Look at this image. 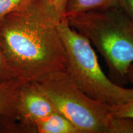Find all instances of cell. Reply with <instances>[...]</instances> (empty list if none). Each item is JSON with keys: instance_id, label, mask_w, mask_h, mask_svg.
I'll list each match as a JSON object with an SVG mask.
<instances>
[{"instance_id": "8", "label": "cell", "mask_w": 133, "mask_h": 133, "mask_svg": "<svg viewBox=\"0 0 133 133\" xmlns=\"http://www.w3.org/2000/svg\"><path fill=\"white\" fill-rule=\"evenodd\" d=\"M109 108L111 114L115 117L133 119V99L121 105Z\"/></svg>"}, {"instance_id": "2", "label": "cell", "mask_w": 133, "mask_h": 133, "mask_svg": "<svg viewBox=\"0 0 133 133\" xmlns=\"http://www.w3.org/2000/svg\"><path fill=\"white\" fill-rule=\"evenodd\" d=\"M105 61L112 78L124 80L133 66V23L120 6L65 18Z\"/></svg>"}, {"instance_id": "3", "label": "cell", "mask_w": 133, "mask_h": 133, "mask_svg": "<svg viewBox=\"0 0 133 133\" xmlns=\"http://www.w3.org/2000/svg\"><path fill=\"white\" fill-rule=\"evenodd\" d=\"M35 83L79 133H133V119L113 116L109 106L79 90L66 71Z\"/></svg>"}, {"instance_id": "5", "label": "cell", "mask_w": 133, "mask_h": 133, "mask_svg": "<svg viewBox=\"0 0 133 133\" xmlns=\"http://www.w3.org/2000/svg\"><path fill=\"white\" fill-rule=\"evenodd\" d=\"M34 132L79 133L78 129L66 117L55 111L35 123Z\"/></svg>"}, {"instance_id": "9", "label": "cell", "mask_w": 133, "mask_h": 133, "mask_svg": "<svg viewBox=\"0 0 133 133\" xmlns=\"http://www.w3.org/2000/svg\"><path fill=\"white\" fill-rule=\"evenodd\" d=\"M15 79L0 47V83H8Z\"/></svg>"}, {"instance_id": "13", "label": "cell", "mask_w": 133, "mask_h": 133, "mask_svg": "<svg viewBox=\"0 0 133 133\" xmlns=\"http://www.w3.org/2000/svg\"><path fill=\"white\" fill-rule=\"evenodd\" d=\"M131 72H132V73H131L130 75L132 76H131V77H132V78H133V69H132V71H131Z\"/></svg>"}, {"instance_id": "7", "label": "cell", "mask_w": 133, "mask_h": 133, "mask_svg": "<svg viewBox=\"0 0 133 133\" xmlns=\"http://www.w3.org/2000/svg\"><path fill=\"white\" fill-rule=\"evenodd\" d=\"M29 0H0V21L7 15L19 9Z\"/></svg>"}, {"instance_id": "11", "label": "cell", "mask_w": 133, "mask_h": 133, "mask_svg": "<svg viewBox=\"0 0 133 133\" xmlns=\"http://www.w3.org/2000/svg\"><path fill=\"white\" fill-rule=\"evenodd\" d=\"M57 14V16L62 20L64 19L65 10L68 0H44Z\"/></svg>"}, {"instance_id": "12", "label": "cell", "mask_w": 133, "mask_h": 133, "mask_svg": "<svg viewBox=\"0 0 133 133\" xmlns=\"http://www.w3.org/2000/svg\"><path fill=\"white\" fill-rule=\"evenodd\" d=\"M119 6L133 23V0H119Z\"/></svg>"}, {"instance_id": "6", "label": "cell", "mask_w": 133, "mask_h": 133, "mask_svg": "<svg viewBox=\"0 0 133 133\" xmlns=\"http://www.w3.org/2000/svg\"><path fill=\"white\" fill-rule=\"evenodd\" d=\"M119 0H68L64 18L91 11L104 10L119 6Z\"/></svg>"}, {"instance_id": "4", "label": "cell", "mask_w": 133, "mask_h": 133, "mask_svg": "<svg viewBox=\"0 0 133 133\" xmlns=\"http://www.w3.org/2000/svg\"><path fill=\"white\" fill-rule=\"evenodd\" d=\"M57 29L65 50L66 71L79 90L110 107L133 99V88L119 86L105 75L90 42L71 28L67 19L61 20Z\"/></svg>"}, {"instance_id": "1", "label": "cell", "mask_w": 133, "mask_h": 133, "mask_svg": "<svg viewBox=\"0 0 133 133\" xmlns=\"http://www.w3.org/2000/svg\"><path fill=\"white\" fill-rule=\"evenodd\" d=\"M61 21L44 0H29L0 21V47L17 81L37 82L66 71Z\"/></svg>"}, {"instance_id": "10", "label": "cell", "mask_w": 133, "mask_h": 133, "mask_svg": "<svg viewBox=\"0 0 133 133\" xmlns=\"http://www.w3.org/2000/svg\"><path fill=\"white\" fill-rule=\"evenodd\" d=\"M16 81L15 79L8 83H0V116L2 114L10 92Z\"/></svg>"}]
</instances>
